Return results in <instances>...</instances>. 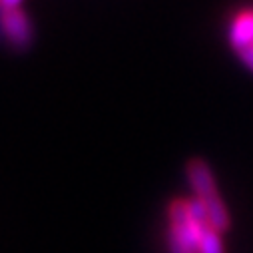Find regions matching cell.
Masks as SVG:
<instances>
[{
  "instance_id": "obj_6",
  "label": "cell",
  "mask_w": 253,
  "mask_h": 253,
  "mask_svg": "<svg viewBox=\"0 0 253 253\" xmlns=\"http://www.w3.org/2000/svg\"><path fill=\"white\" fill-rule=\"evenodd\" d=\"M237 54V58L241 60V64L249 70V72H253V44H249L247 48H243V50H239V52H235Z\"/></svg>"
},
{
  "instance_id": "obj_4",
  "label": "cell",
  "mask_w": 253,
  "mask_h": 253,
  "mask_svg": "<svg viewBox=\"0 0 253 253\" xmlns=\"http://www.w3.org/2000/svg\"><path fill=\"white\" fill-rule=\"evenodd\" d=\"M227 42L233 52L253 44V4L241 6L227 22Z\"/></svg>"
},
{
  "instance_id": "obj_3",
  "label": "cell",
  "mask_w": 253,
  "mask_h": 253,
  "mask_svg": "<svg viewBox=\"0 0 253 253\" xmlns=\"http://www.w3.org/2000/svg\"><path fill=\"white\" fill-rule=\"evenodd\" d=\"M2 32L10 42V46L18 52L28 50L34 42V30H32L30 18L22 8L2 10Z\"/></svg>"
},
{
  "instance_id": "obj_1",
  "label": "cell",
  "mask_w": 253,
  "mask_h": 253,
  "mask_svg": "<svg viewBox=\"0 0 253 253\" xmlns=\"http://www.w3.org/2000/svg\"><path fill=\"white\" fill-rule=\"evenodd\" d=\"M211 227L206 206L194 200H175L168 208L169 253H200V241Z\"/></svg>"
},
{
  "instance_id": "obj_2",
  "label": "cell",
  "mask_w": 253,
  "mask_h": 253,
  "mask_svg": "<svg viewBox=\"0 0 253 253\" xmlns=\"http://www.w3.org/2000/svg\"><path fill=\"white\" fill-rule=\"evenodd\" d=\"M187 181L192 185L196 198L206 206L208 210V217L213 229H217L219 233L229 229V213L227 208L223 204V200L217 194V185L213 179V173L210 169V166L204 160H192L187 164Z\"/></svg>"
},
{
  "instance_id": "obj_5",
  "label": "cell",
  "mask_w": 253,
  "mask_h": 253,
  "mask_svg": "<svg viewBox=\"0 0 253 253\" xmlns=\"http://www.w3.org/2000/svg\"><path fill=\"white\" fill-rule=\"evenodd\" d=\"M200 253H223V241H221V233L213 227H210L202 241H200Z\"/></svg>"
},
{
  "instance_id": "obj_7",
  "label": "cell",
  "mask_w": 253,
  "mask_h": 253,
  "mask_svg": "<svg viewBox=\"0 0 253 253\" xmlns=\"http://www.w3.org/2000/svg\"><path fill=\"white\" fill-rule=\"evenodd\" d=\"M22 0H0V6L2 10H14V8H20Z\"/></svg>"
}]
</instances>
